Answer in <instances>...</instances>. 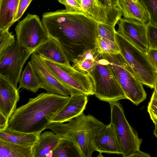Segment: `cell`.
Listing matches in <instances>:
<instances>
[{
	"mask_svg": "<svg viewBox=\"0 0 157 157\" xmlns=\"http://www.w3.org/2000/svg\"><path fill=\"white\" fill-rule=\"evenodd\" d=\"M98 22L82 12H68L55 21L49 37L61 45L70 62L96 48Z\"/></svg>",
	"mask_w": 157,
	"mask_h": 157,
	"instance_id": "1",
	"label": "cell"
},
{
	"mask_svg": "<svg viewBox=\"0 0 157 157\" xmlns=\"http://www.w3.org/2000/svg\"><path fill=\"white\" fill-rule=\"evenodd\" d=\"M69 97L43 92L29 98L27 103L17 109L9 119L8 128L24 132L41 133Z\"/></svg>",
	"mask_w": 157,
	"mask_h": 157,
	"instance_id": "2",
	"label": "cell"
},
{
	"mask_svg": "<svg viewBox=\"0 0 157 157\" xmlns=\"http://www.w3.org/2000/svg\"><path fill=\"white\" fill-rule=\"evenodd\" d=\"M68 122H51L46 129L51 130L60 137L69 139L79 148L82 157H91L94 151L92 142L95 134L105 125L93 116L83 113Z\"/></svg>",
	"mask_w": 157,
	"mask_h": 157,
	"instance_id": "3",
	"label": "cell"
},
{
	"mask_svg": "<svg viewBox=\"0 0 157 157\" xmlns=\"http://www.w3.org/2000/svg\"><path fill=\"white\" fill-rule=\"evenodd\" d=\"M110 123L118 142L121 155L124 157H150L140 150L142 140L128 121L122 105L118 101L109 103Z\"/></svg>",
	"mask_w": 157,
	"mask_h": 157,
	"instance_id": "4",
	"label": "cell"
},
{
	"mask_svg": "<svg viewBox=\"0 0 157 157\" xmlns=\"http://www.w3.org/2000/svg\"><path fill=\"white\" fill-rule=\"evenodd\" d=\"M116 42L120 53L132 69L136 78L143 85L154 89L157 71L146 53L115 30Z\"/></svg>",
	"mask_w": 157,
	"mask_h": 157,
	"instance_id": "5",
	"label": "cell"
},
{
	"mask_svg": "<svg viewBox=\"0 0 157 157\" xmlns=\"http://www.w3.org/2000/svg\"><path fill=\"white\" fill-rule=\"evenodd\" d=\"M93 80L94 95L100 100L110 103L127 99L109 62L98 53L96 63L89 74Z\"/></svg>",
	"mask_w": 157,
	"mask_h": 157,
	"instance_id": "6",
	"label": "cell"
},
{
	"mask_svg": "<svg viewBox=\"0 0 157 157\" xmlns=\"http://www.w3.org/2000/svg\"><path fill=\"white\" fill-rule=\"evenodd\" d=\"M39 56L45 67L71 92V95L94 94V83L89 74L79 71L71 65L58 63Z\"/></svg>",
	"mask_w": 157,
	"mask_h": 157,
	"instance_id": "7",
	"label": "cell"
},
{
	"mask_svg": "<svg viewBox=\"0 0 157 157\" xmlns=\"http://www.w3.org/2000/svg\"><path fill=\"white\" fill-rule=\"evenodd\" d=\"M101 54L109 62L127 99L136 105L145 100L147 94L143 84L136 78L132 69L121 53Z\"/></svg>",
	"mask_w": 157,
	"mask_h": 157,
	"instance_id": "8",
	"label": "cell"
},
{
	"mask_svg": "<svg viewBox=\"0 0 157 157\" xmlns=\"http://www.w3.org/2000/svg\"><path fill=\"white\" fill-rule=\"evenodd\" d=\"M15 29L17 44L33 52L48 37L42 21L36 15L28 14L18 22Z\"/></svg>",
	"mask_w": 157,
	"mask_h": 157,
	"instance_id": "9",
	"label": "cell"
},
{
	"mask_svg": "<svg viewBox=\"0 0 157 157\" xmlns=\"http://www.w3.org/2000/svg\"><path fill=\"white\" fill-rule=\"evenodd\" d=\"M33 52L20 46L16 42L0 59V74L8 76L9 81L16 88L23 66Z\"/></svg>",
	"mask_w": 157,
	"mask_h": 157,
	"instance_id": "10",
	"label": "cell"
},
{
	"mask_svg": "<svg viewBox=\"0 0 157 157\" xmlns=\"http://www.w3.org/2000/svg\"><path fill=\"white\" fill-rule=\"evenodd\" d=\"M117 24V32L140 50L147 53L149 49L147 24L124 17L120 18Z\"/></svg>",
	"mask_w": 157,
	"mask_h": 157,
	"instance_id": "11",
	"label": "cell"
},
{
	"mask_svg": "<svg viewBox=\"0 0 157 157\" xmlns=\"http://www.w3.org/2000/svg\"><path fill=\"white\" fill-rule=\"evenodd\" d=\"M81 3L82 12L98 23L115 27L122 15L121 8L108 7L97 0H81Z\"/></svg>",
	"mask_w": 157,
	"mask_h": 157,
	"instance_id": "12",
	"label": "cell"
},
{
	"mask_svg": "<svg viewBox=\"0 0 157 157\" xmlns=\"http://www.w3.org/2000/svg\"><path fill=\"white\" fill-rule=\"evenodd\" d=\"M31 61L37 75L42 82L43 89L47 93L66 96L71 95V92L45 67L39 55L35 52L31 54Z\"/></svg>",
	"mask_w": 157,
	"mask_h": 157,
	"instance_id": "13",
	"label": "cell"
},
{
	"mask_svg": "<svg viewBox=\"0 0 157 157\" xmlns=\"http://www.w3.org/2000/svg\"><path fill=\"white\" fill-rule=\"evenodd\" d=\"M19 89L10 82L8 76L0 74V112L8 119L17 109Z\"/></svg>",
	"mask_w": 157,
	"mask_h": 157,
	"instance_id": "14",
	"label": "cell"
},
{
	"mask_svg": "<svg viewBox=\"0 0 157 157\" xmlns=\"http://www.w3.org/2000/svg\"><path fill=\"white\" fill-rule=\"evenodd\" d=\"M92 144L94 151L100 154H121L113 128L110 123L105 125L95 134Z\"/></svg>",
	"mask_w": 157,
	"mask_h": 157,
	"instance_id": "15",
	"label": "cell"
},
{
	"mask_svg": "<svg viewBox=\"0 0 157 157\" xmlns=\"http://www.w3.org/2000/svg\"><path fill=\"white\" fill-rule=\"evenodd\" d=\"M87 96L83 94L71 95L63 107L52 118L51 123H64L83 113L88 102Z\"/></svg>",
	"mask_w": 157,
	"mask_h": 157,
	"instance_id": "16",
	"label": "cell"
},
{
	"mask_svg": "<svg viewBox=\"0 0 157 157\" xmlns=\"http://www.w3.org/2000/svg\"><path fill=\"white\" fill-rule=\"evenodd\" d=\"M34 52L39 55L53 62L70 65V61L61 45L55 40L50 37L48 36Z\"/></svg>",
	"mask_w": 157,
	"mask_h": 157,
	"instance_id": "17",
	"label": "cell"
},
{
	"mask_svg": "<svg viewBox=\"0 0 157 157\" xmlns=\"http://www.w3.org/2000/svg\"><path fill=\"white\" fill-rule=\"evenodd\" d=\"M61 138L51 131L40 134L38 141L33 147V157H52L54 150Z\"/></svg>",
	"mask_w": 157,
	"mask_h": 157,
	"instance_id": "18",
	"label": "cell"
},
{
	"mask_svg": "<svg viewBox=\"0 0 157 157\" xmlns=\"http://www.w3.org/2000/svg\"><path fill=\"white\" fill-rule=\"evenodd\" d=\"M124 17L144 24L149 23L148 13L140 0H119Z\"/></svg>",
	"mask_w": 157,
	"mask_h": 157,
	"instance_id": "19",
	"label": "cell"
},
{
	"mask_svg": "<svg viewBox=\"0 0 157 157\" xmlns=\"http://www.w3.org/2000/svg\"><path fill=\"white\" fill-rule=\"evenodd\" d=\"M40 134L24 132L8 127L0 131V139L9 142L33 147L38 141Z\"/></svg>",
	"mask_w": 157,
	"mask_h": 157,
	"instance_id": "20",
	"label": "cell"
},
{
	"mask_svg": "<svg viewBox=\"0 0 157 157\" xmlns=\"http://www.w3.org/2000/svg\"><path fill=\"white\" fill-rule=\"evenodd\" d=\"M19 82V89L23 88L34 93L44 88L43 83L31 61L28 62L22 71Z\"/></svg>",
	"mask_w": 157,
	"mask_h": 157,
	"instance_id": "21",
	"label": "cell"
},
{
	"mask_svg": "<svg viewBox=\"0 0 157 157\" xmlns=\"http://www.w3.org/2000/svg\"><path fill=\"white\" fill-rule=\"evenodd\" d=\"M19 0H0V30L9 29L14 23Z\"/></svg>",
	"mask_w": 157,
	"mask_h": 157,
	"instance_id": "22",
	"label": "cell"
},
{
	"mask_svg": "<svg viewBox=\"0 0 157 157\" xmlns=\"http://www.w3.org/2000/svg\"><path fill=\"white\" fill-rule=\"evenodd\" d=\"M0 157H33V147L0 139Z\"/></svg>",
	"mask_w": 157,
	"mask_h": 157,
	"instance_id": "23",
	"label": "cell"
},
{
	"mask_svg": "<svg viewBox=\"0 0 157 157\" xmlns=\"http://www.w3.org/2000/svg\"><path fill=\"white\" fill-rule=\"evenodd\" d=\"M98 53L96 48L85 51L72 61V66L79 71L90 73L95 66Z\"/></svg>",
	"mask_w": 157,
	"mask_h": 157,
	"instance_id": "24",
	"label": "cell"
},
{
	"mask_svg": "<svg viewBox=\"0 0 157 157\" xmlns=\"http://www.w3.org/2000/svg\"><path fill=\"white\" fill-rule=\"evenodd\" d=\"M53 157H82L77 145L72 140L61 138L53 152Z\"/></svg>",
	"mask_w": 157,
	"mask_h": 157,
	"instance_id": "25",
	"label": "cell"
},
{
	"mask_svg": "<svg viewBox=\"0 0 157 157\" xmlns=\"http://www.w3.org/2000/svg\"><path fill=\"white\" fill-rule=\"evenodd\" d=\"M98 52L101 54H117L120 53L119 47L116 42L98 36L96 41Z\"/></svg>",
	"mask_w": 157,
	"mask_h": 157,
	"instance_id": "26",
	"label": "cell"
},
{
	"mask_svg": "<svg viewBox=\"0 0 157 157\" xmlns=\"http://www.w3.org/2000/svg\"><path fill=\"white\" fill-rule=\"evenodd\" d=\"M16 43L14 36L9 32V29L0 30V59Z\"/></svg>",
	"mask_w": 157,
	"mask_h": 157,
	"instance_id": "27",
	"label": "cell"
},
{
	"mask_svg": "<svg viewBox=\"0 0 157 157\" xmlns=\"http://www.w3.org/2000/svg\"><path fill=\"white\" fill-rule=\"evenodd\" d=\"M146 10L149 23L157 27V0H140Z\"/></svg>",
	"mask_w": 157,
	"mask_h": 157,
	"instance_id": "28",
	"label": "cell"
},
{
	"mask_svg": "<svg viewBox=\"0 0 157 157\" xmlns=\"http://www.w3.org/2000/svg\"><path fill=\"white\" fill-rule=\"evenodd\" d=\"M115 27L98 23V36L114 42H116L115 38Z\"/></svg>",
	"mask_w": 157,
	"mask_h": 157,
	"instance_id": "29",
	"label": "cell"
},
{
	"mask_svg": "<svg viewBox=\"0 0 157 157\" xmlns=\"http://www.w3.org/2000/svg\"><path fill=\"white\" fill-rule=\"evenodd\" d=\"M147 109L154 124H157V93L155 90L148 103Z\"/></svg>",
	"mask_w": 157,
	"mask_h": 157,
	"instance_id": "30",
	"label": "cell"
},
{
	"mask_svg": "<svg viewBox=\"0 0 157 157\" xmlns=\"http://www.w3.org/2000/svg\"><path fill=\"white\" fill-rule=\"evenodd\" d=\"M147 35L149 49H157V27L147 24Z\"/></svg>",
	"mask_w": 157,
	"mask_h": 157,
	"instance_id": "31",
	"label": "cell"
},
{
	"mask_svg": "<svg viewBox=\"0 0 157 157\" xmlns=\"http://www.w3.org/2000/svg\"><path fill=\"white\" fill-rule=\"evenodd\" d=\"M64 5L66 10L69 12H82L81 0H58Z\"/></svg>",
	"mask_w": 157,
	"mask_h": 157,
	"instance_id": "32",
	"label": "cell"
},
{
	"mask_svg": "<svg viewBox=\"0 0 157 157\" xmlns=\"http://www.w3.org/2000/svg\"><path fill=\"white\" fill-rule=\"evenodd\" d=\"M32 0H19L18 10L14 20V23L22 17Z\"/></svg>",
	"mask_w": 157,
	"mask_h": 157,
	"instance_id": "33",
	"label": "cell"
},
{
	"mask_svg": "<svg viewBox=\"0 0 157 157\" xmlns=\"http://www.w3.org/2000/svg\"><path fill=\"white\" fill-rule=\"evenodd\" d=\"M146 54L150 61L157 71V49L149 48Z\"/></svg>",
	"mask_w": 157,
	"mask_h": 157,
	"instance_id": "34",
	"label": "cell"
},
{
	"mask_svg": "<svg viewBox=\"0 0 157 157\" xmlns=\"http://www.w3.org/2000/svg\"><path fill=\"white\" fill-rule=\"evenodd\" d=\"M102 5L109 8H121L119 0H97Z\"/></svg>",
	"mask_w": 157,
	"mask_h": 157,
	"instance_id": "35",
	"label": "cell"
},
{
	"mask_svg": "<svg viewBox=\"0 0 157 157\" xmlns=\"http://www.w3.org/2000/svg\"><path fill=\"white\" fill-rule=\"evenodd\" d=\"M9 119L0 112V131H3L8 127Z\"/></svg>",
	"mask_w": 157,
	"mask_h": 157,
	"instance_id": "36",
	"label": "cell"
},
{
	"mask_svg": "<svg viewBox=\"0 0 157 157\" xmlns=\"http://www.w3.org/2000/svg\"><path fill=\"white\" fill-rule=\"evenodd\" d=\"M154 124L155 128L153 131V134L157 138V124Z\"/></svg>",
	"mask_w": 157,
	"mask_h": 157,
	"instance_id": "37",
	"label": "cell"
},
{
	"mask_svg": "<svg viewBox=\"0 0 157 157\" xmlns=\"http://www.w3.org/2000/svg\"><path fill=\"white\" fill-rule=\"evenodd\" d=\"M154 89L157 93V78L156 81Z\"/></svg>",
	"mask_w": 157,
	"mask_h": 157,
	"instance_id": "38",
	"label": "cell"
}]
</instances>
